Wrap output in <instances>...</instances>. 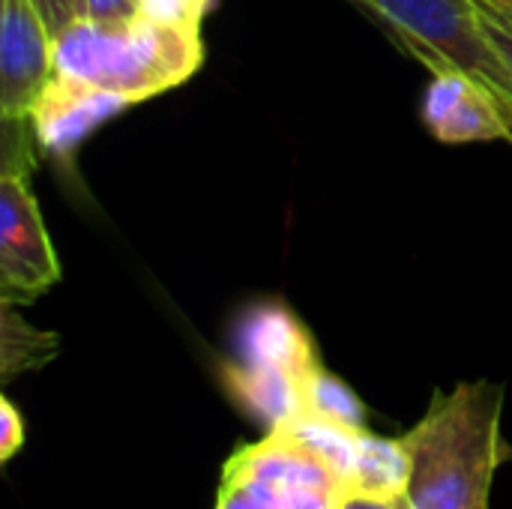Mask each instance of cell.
Here are the masks:
<instances>
[{
	"label": "cell",
	"mask_w": 512,
	"mask_h": 509,
	"mask_svg": "<svg viewBox=\"0 0 512 509\" xmlns=\"http://www.w3.org/2000/svg\"><path fill=\"white\" fill-rule=\"evenodd\" d=\"M33 3L54 36H60L69 24L81 18V0H33Z\"/></svg>",
	"instance_id": "15"
},
{
	"label": "cell",
	"mask_w": 512,
	"mask_h": 509,
	"mask_svg": "<svg viewBox=\"0 0 512 509\" xmlns=\"http://www.w3.org/2000/svg\"><path fill=\"white\" fill-rule=\"evenodd\" d=\"M342 477L291 432L273 429L237 447L222 468L213 509H339Z\"/></svg>",
	"instance_id": "4"
},
{
	"label": "cell",
	"mask_w": 512,
	"mask_h": 509,
	"mask_svg": "<svg viewBox=\"0 0 512 509\" xmlns=\"http://www.w3.org/2000/svg\"><path fill=\"white\" fill-rule=\"evenodd\" d=\"M57 36L33 0H3L0 12V111L3 123H30V111L54 78Z\"/></svg>",
	"instance_id": "6"
},
{
	"label": "cell",
	"mask_w": 512,
	"mask_h": 509,
	"mask_svg": "<svg viewBox=\"0 0 512 509\" xmlns=\"http://www.w3.org/2000/svg\"><path fill=\"white\" fill-rule=\"evenodd\" d=\"M24 447V420L12 399H0V462H9Z\"/></svg>",
	"instance_id": "14"
},
{
	"label": "cell",
	"mask_w": 512,
	"mask_h": 509,
	"mask_svg": "<svg viewBox=\"0 0 512 509\" xmlns=\"http://www.w3.org/2000/svg\"><path fill=\"white\" fill-rule=\"evenodd\" d=\"M423 123L441 144L510 141L512 129L501 99L459 69L432 72L423 96Z\"/></svg>",
	"instance_id": "7"
},
{
	"label": "cell",
	"mask_w": 512,
	"mask_h": 509,
	"mask_svg": "<svg viewBox=\"0 0 512 509\" xmlns=\"http://www.w3.org/2000/svg\"><path fill=\"white\" fill-rule=\"evenodd\" d=\"M429 72L459 69L483 81L512 129V69L492 45L477 0H357Z\"/></svg>",
	"instance_id": "3"
},
{
	"label": "cell",
	"mask_w": 512,
	"mask_h": 509,
	"mask_svg": "<svg viewBox=\"0 0 512 509\" xmlns=\"http://www.w3.org/2000/svg\"><path fill=\"white\" fill-rule=\"evenodd\" d=\"M486 9H492L495 15H501L504 21H510L512 24V0H480Z\"/></svg>",
	"instance_id": "19"
},
{
	"label": "cell",
	"mask_w": 512,
	"mask_h": 509,
	"mask_svg": "<svg viewBox=\"0 0 512 509\" xmlns=\"http://www.w3.org/2000/svg\"><path fill=\"white\" fill-rule=\"evenodd\" d=\"M477 6H480V12H483V27H486V33H489L492 45L498 48V54L507 60V66L512 69V24L510 21H504L501 15H495L492 9H486L480 0H477Z\"/></svg>",
	"instance_id": "17"
},
{
	"label": "cell",
	"mask_w": 512,
	"mask_h": 509,
	"mask_svg": "<svg viewBox=\"0 0 512 509\" xmlns=\"http://www.w3.org/2000/svg\"><path fill=\"white\" fill-rule=\"evenodd\" d=\"M306 417L363 432L366 429V405L363 399L333 372L324 369V363L306 378Z\"/></svg>",
	"instance_id": "12"
},
{
	"label": "cell",
	"mask_w": 512,
	"mask_h": 509,
	"mask_svg": "<svg viewBox=\"0 0 512 509\" xmlns=\"http://www.w3.org/2000/svg\"><path fill=\"white\" fill-rule=\"evenodd\" d=\"M216 0H141L138 15L168 24V27H183V30H201L204 18L213 12Z\"/></svg>",
	"instance_id": "13"
},
{
	"label": "cell",
	"mask_w": 512,
	"mask_h": 509,
	"mask_svg": "<svg viewBox=\"0 0 512 509\" xmlns=\"http://www.w3.org/2000/svg\"><path fill=\"white\" fill-rule=\"evenodd\" d=\"M411 477V459L402 444V438H381L369 429L360 432L357 441V459L351 471V495L366 498H387L402 501Z\"/></svg>",
	"instance_id": "10"
},
{
	"label": "cell",
	"mask_w": 512,
	"mask_h": 509,
	"mask_svg": "<svg viewBox=\"0 0 512 509\" xmlns=\"http://www.w3.org/2000/svg\"><path fill=\"white\" fill-rule=\"evenodd\" d=\"M0 369H3V381H12L21 372L39 369L48 360H54L57 348H60V336L33 327L30 321H24L15 312V303L3 300V318H0Z\"/></svg>",
	"instance_id": "11"
},
{
	"label": "cell",
	"mask_w": 512,
	"mask_h": 509,
	"mask_svg": "<svg viewBox=\"0 0 512 509\" xmlns=\"http://www.w3.org/2000/svg\"><path fill=\"white\" fill-rule=\"evenodd\" d=\"M60 282V258L48 237L27 171L6 165L0 177V291L6 303H30Z\"/></svg>",
	"instance_id": "5"
},
{
	"label": "cell",
	"mask_w": 512,
	"mask_h": 509,
	"mask_svg": "<svg viewBox=\"0 0 512 509\" xmlns=\"http://www.w3.org/2000/svg\"><path fill=\"white\" fill-rule=\"evenodd\" d=\"M123 108H129L126 99L72 75L54 72V78L30 111V126L36 132L39 147L54 156H69L93 129L117 117Z\"/></svg>",
	"instance_id": "8"
},
{
	"label": "cell",
	"mask_w": 512,
	"mask_h": 509,
	"mask_svg": "<svg viewBox=\"0 0 512 509\" xmlns=\"http://www.w3.org/2000/svg\"><path fill=\"white\" fill-rule=\"evenodd\" d=\"M141 0H81V18L93 21H126L138 15Z\"/></svg>",
	"instance_id": "16"
},
{
	"label": "cell",
	"mask_w": 512,
	"mask_h": 509,
	"mask_svg": "<svg viewBox=\"0 0 512 509\" xmlns=\"http://www.w3.org/2000/svg\"><path fill=\"white\" fill-rule=\"evenodd\" d=\"M234 360L282 369L300 378H309L321 366L312 333L282 303H261L243 315L237 324Z\"/></svg>",
	"instance_id": "9"
},
{
	"label": "cell",
	"mask_w": 512,
	"mask_h": 509,
	"mask_svg": "<svg viewBox=\"0 0 512 509\" xmlns=\"http://www.w3.org/2000/svg\"><path fill=\"white\" fill-rule=\"evenodd\" d=\"M339 509H408L405 501H387V498H366V495H348Z\"/></svg>",
	"instance_id": "18"
},
{
	"label": "cell",
	"mask_w": 512,
	"mask_h": 509,
	"mask_svg": "<svg viewBox=\"0 0 512 509\" xmlns=\"http://www.w3.org/2000/svg\"><path fill=\"white\" fill-rule=\"evenodd\" d=\"M504 387L465 381L435 393L423 420L402 435L411 459L408 509H489L501 465Z\"/></svg>",
	"instance_id": "1"
},
{
	"label": "cell",
	"mask_w": 512,
	"mask_h": 509,
	"mask_svg": "<svg viewBox=\"0 0 512 509\" xmlns=\"http://www.w3.org/2000/svg\"><path fill=\"white\" fill-rule=\"evenodd\" d=\"M204 54L201 30L168 27L144 15L78 18L57 36L54 72L138 105L186 84L204 66Z\"/></svg>",
	"instance_id": "2"
}]
</instances>
